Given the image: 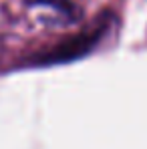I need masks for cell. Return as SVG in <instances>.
<instances>
[{"label": "cell", "instance_id": "cell-1", "mask_svg": "<svg viewBox=\"0 0 147 149\" xmlns=\"http://www.w3.org/2000/svg\"><path fill=\"white\" fill-rule=\"evenodd\" d=\"M109 24H111V12H103L95 24H91L89 28L77 32L73 36L63 38L50 49L42 50L38 56L32 58V63L34 65H59V63H71L75 58H81L89 54L93 47L105 36Z\"/></svg>", "mask_w": 147, "mask_h": 149}, {"label": "cell", "instance_id": "cell-2", "mask_svg": "<svg viewBox=\"0 0 147 149\" xmlns=\"http://www.w3.org/2000/svg\"><path fill=\"white\" fill-rule=\"evenodd\" d=\"M28 6H49L52 10L65 14V16H77L79 10H77V4L73 0H24Z\"/></svg>", "mask_w": 147, "mask_h": 149}]
</instances>
